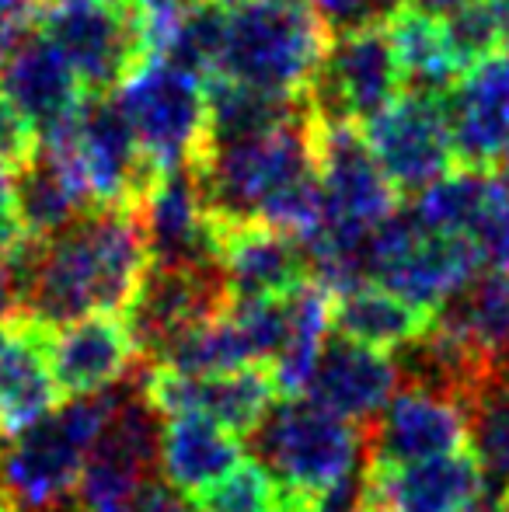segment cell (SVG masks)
<instances>
[{"mask_svg":"<svg viewBox=\"0 0 509 512\" xmlns=\"http://www.w3.org/2000/svg\"><path fill=\"white\" fill-rule=\"evenodd\" d=\"M471 439L482 460L485 478L496 488H509V363L492 373L471 405Z\"/></svg>","mask_w":509,"mask_h":512,"instance_id":"31","label":"cell"},{"mask_svg":"<svg viewBox=\"0 0 509 512\" xmlns=\"http://www.w3.org/2000/svg\"><path fill=\"white\" fill-rule=\"evenodd\" d=\"M433 324L468 342L492 363H509V269H482L457 297L436 310Z\"/></svg>","mask_w":509,"mask_h":512,"instance_id":"29","label":"cell"},{"mask_svg":"<svg viewBox=\"0 0 509 512\" xmlns=\"http://www.w3.org/2000/svg\"><path fill=\"white\" fill-rule=\"evenodd\" d=\"M363 140L394 192L405 196H422L457 164L447 98L436 95L405 91L370 126H363Z\"/></svg>","mask_w":509,"mask_h":512,"instance_id":"11","label":"cell"},{"mask_svg":"<svg viewBox=\"0 0 509 512\" xmlns=\"http://www.w3.org/2000/svg\"><path fill=\"white\" fill-rule=\"evenodd\" d=\"M140 223L150 265H168V269L220 265L224 227L213 220L192 168L157 178L140 203Z\"/></svg>","mask_w":509,"mask_h":512,"instance_id":"16","label":"cell"},{"mask_svg":"<svg viewBox=\"0 0 509 512\" xmlns=\"http://www.w3.org/2000/svg\"><path fill=\"white\" fill-rule=\"evenodd\" d=\"M332 35H346L356 28L387 25L405 7V0H304Z\"/></svg>","mask_w":509,"mask_h":512,"instance_id":"33","label":"cell"},{"mask_svg":"<svg viewBox=\"0 0 509 512\" xmlns=\"http://www.w3.org/2000/svg\"><path fill=\"white\" fill-rule=\"evenodd\" d=\"M28 28H32V11L11 4V0H0V63L11 56V49L18 46Z\"/></svg>","mask_w":509,"mask_h":512,"instance_id":"37","label":"cell"},{"mask_svg":"<svg viewBox=\"0 0 509 512\" xmlns=\"http://www.w3.org/2000/svg\"><path fill=\"white\" fill-rule=\"evenodd\" d=\"M0 512H11V506H7V499L0 495Z\"/></svg>","mask_w":509,"mask_h":512,"instance_id":"46","label":"cell"},{"mask_svg":"<svg viewBox=\"0 0 509 512\" xmlns=\"http://www.w3.org/2000/svg\"><path fill=\"white\" fill-rule=\"evenodd\" d=\"M14 317H18V290H14L7 262H0V328H7Z\"/></svg>","mask_w":509,"mask_h":512,"instance_id":"39","label":"cell"},{"mask_svg":"<svg viewBox=\"0 0 509 512\" xmlns=\"http://www.w3.org/2000/svg\"><path fill=\"white\" fill-rule=\"evenodd\" d=\"M189 502L192 512H279V485L252 460Z\"/></svg>","mask_w":509,"mask_h":512,"instance_id":"32","label":"cell"},{"mask_svg":"<svg viewBox=\"0 0 509 512\" xmlns=\"http://www.w3.org/2000/svg\"><path fill=\"white\" fill-rule=\"evenodd\" d=\"M231 304V286L220 265H199V269L150 265L133 304L126 307L123 324L136 345V356L154 363L168 345L217 321Z\"/></svg>","mask_w":509,"mask_h":512,"instance_id":"12","label":"cell"},{"mask_svg":"<svg viewBox=\"0 0 509 512\" xmlns=\"http://www.w3.org/2000/svg\"><path fill=\"white\" fill-rule=\"evenodd\" d=\"M129 512H192V502L178 495L171 485H164L161 478H154L136 492V499L129 502Z\"/></svg>","mask_w":509,"mask_h":512,"instance_id":"36","label":"cell"},{"mask_svg":"<svg viewBox=\"0 0 509 512\" xmlns=\"http://www.w3.org/2000/svg\"><path fill=\"white\" fill-rule=\"evenodd\" d=\"M7 446V429H4V422H0V450Z\"/></svg>","mask_w":509,"mask_h":512,"instance_id":"45","label":"cell"},{"mask_svg":"<svg viewBox=\"0 0 509 512\" xmlns=\"http://www.w3.org/2000/svg\"><path fill=\"white\" fill-rule=\"evenodd\" d=\"M32 25L60 49L88 98L119 91L150 60L126 0H42Z\"/></svg>","mask_w":509,"mask_h":512,"instance_id":"6","label":"cell"},{"mask_svg":"<svg viewBox=\"0 0 509 512\" xmlns=\"http://www.w3.org/2000/svg\"><path fill=\"white\" fill-rule=\"evenodd\" d=\"M35 147H39V133L28 126V119L18 108L0 95V164L14 171L35 154Z\"/></svg>","mask_w":509,"mask_h":512,"instance_id":"34","label":"cell"},{"mask_svg":"<svg viewBox=\"0 0 509 512\" xmlns=\"http://www.w3.org/2000/svg\"><path fill=\"white\" fill-rule=\"evenodd\" d=\"M286 310H290V328H286L283 352L269 366V373L283 398H307L321 352L332 338V293L311 279L286 293Z\"/></svg>","mask_w":509,"mask_h":512,"instance_id":"28","label":"cell"},{"mask_svg":"<svg viewBox=\"0 0 509 512\" xmlns=\"http://www.w3.org/2000/svg\"><path fill=\"white\" fill-rule=\"evenodd\" d=\"M164 418L143 398L140 384H126L123 401L105 422L88 453L77 488V506L129 509L147 481L157 478Z\"/></svg>","mask_w":509,"mask_h":512,"instance_id":"13","label":"cell"},{"mask_svg":"<svg viewBox=\"0 0 509 512\" xmlns=\"http://www.w3.org/2000/svg\"><path fill=\"white\" fill-rule=\"evenodd\" d=\"M46 356L60 391L70 398H91L126 384L140 359L119 317H88L60 331H46Z\"/></svg>","mask_w":509,"mask_h":512,"instance_id":"21","label":"cell"},{"mask_svg":"<svg viewBox=\"0 0 509 512\" xmlns=\"http://www.w3.org/2000/svg\"><path fill=\"white\" fill-rule=\"evenodd\" d=\"M116 98L157 175H171L199 161L206 147L210 105L196 74L150 56L116 91Z\"/></svg>","mask_w":509,"mask_h":512,"instance_id":"7","label":"cell"},{"mask_svg":"<svg viewBox=\"0 0 509 512\" xmlns=\"http://www.w3.org/2000/svg\"><path fill=\"white\" fill-rule=\"evenodd\" d=\"M471 439V411L457 398L426 387H405L363 425V453L370 467H408L464 453Z\"/></svg>","mask_w":509,"mask_h":512,"instance_id":"14","label":"cell"},{"mask_svg":"<svg viewBox=\"0 0 509 512\" xmlns=\"http://www.w3.org/2000/svg\"><path fill=\"white\" fill-rule=\"evenodd\" d=\"M42 143H60L74 157L77 171L88 182L98 206H140L154 189L157 175L143 157L140 140L129 126L116 95L84 98L81 112L74 115L63 133L46 136Z\"/></svg>","mask_w":509,"mask_h":512,"instance_id":"10","label":"cell"},{"mask_svg":"<svg viewBox=\"0 0 509 512\" xmlns=\"http://www.w3.org/2000/svg\"><path fill=\"white\" fill-rule=\"evenodd\" d=\"M252 457L276 485L321 495L367 464L363 429L311 398H283L248 436Z\"/></svg>","mask_w":509,"mask_h":512,"instance_id":"5","label":"cell"},{"mask_svg":"<svg viewBox=\"0 0 509 512\" xmlns=\"http://www.w3.org/2000/svg\"><path fill=\"white\" fill-rule=\"evenodd\" d=\"M401 95H405V77L391 32L387 25H370L332 35V46L307 88V105L318 126L363 129Z\"/></svg>","mask_w":509,"mask_h":512,"instance_id":"9","label":"cell"},{"mask_svg":"<svg viewBox=\"0 0 509 512\" xmlns=\"http://www.w3.org/2000/svg\"><path fill=\"white\" fill-rule=\"evenodd\" d=\"M140 391L164 422L178 415H203L231 429L234 436H252L279 394L265 366H245L213 377H189L164 366H147Z\"/></svg>","mask_w":509,"mask_h":512,"instance_id":"15","label":"cell"},{"mask_svg":"<svg viewBox=\"0 0 509 512\" xmlns=\"http://www.w3.org/2000/svg\"><path fill=\"white\" fill-rule=\"evenodd\" d=\"M496 168H499L496 175L503 178V185H506V189H509V150H506V154H503V161H499Z\"/></svg>","mask_w":509,"mask_h":512,"instance_id":"40","label":"cell"},{"mask_svg":"<svg viewBox=\"0 0 509 512\" xmlns=\"http://www.w3.org/2000/svg\"><path fill=\"white\" fill-rule=\"evenodd\" d=\"M25 230L18 223V213H14V192H11V171L0 164V262L14 255V251L25 244Z\"/></svg>","mask_w":509,"mask_h":512,"instance_id":"35","label":"cell"},{"mask_svg":"<svg viewBox=\"0 0 509 512\" xmlns=\"http://www.w3.org/2000/svg\"><path fill=\"white\" fill-rule=\"evenodd\" d=\"M60 398L63 391L46 356V331L11 321L0 338V422L7 436L49 418L60 408Z\"/></svg>","mask_w":509,"mask_h":512,"instance_id":"24","label":"cell"},{"mask_svg":"<svg viewBox=\"0 0 509 512\" xmlns=\"http://www.w3.org/2000/svg\"><path fill=\"white\" fill-rule=\"evenodd\" d=\"M478 4V0H405V7H412V11H422L429 14V18H454L457 11H464V7Z\"/></svg>","mask_w":509,"mask_h":512,"instance_id":"38","label":"cell"},{"mask_svg":"<svg viewBox=\"0 0 509 512\" xmlns=\"http://www.w3.org/2000/svg\"><path fill=\"white\" fill-rule=\"evenodd\" d=\"M471 512H499V506H496V502H492V499H482V502H478V506L471 509Z\"/></svg>","mask_w":509,"mask_h":512,"instance_id":"41","label":"cell"},{"mask_svg":"<svg viewBox=\"0 0 509 512\" xmlns=\"http://www.w3.org/2000/svg\"><path fill=\"white\" fill-rule=\"evenodd\" d=\"M482 269L485 262L468 241L426 230L408 209H398L370 241V283L426 310L429 317Z\"/></svg>","mask_w":509,"mask_h":512,"instance_id":"8","label":"cell"},{"mask_svg":"<svg viewBox=\"0 0 509 512\" xmlns=\"http://www.w3.org/2000/svg\"><path fill=\"white\" fill-rule=\"evenodd\" d=\"M203 4H217V7H234V4H241V0H203Z\"/></svg>","mask_w":509,"mask_h":512,"instance_id":"43","label":"cell"},{"mask_svg":"<svg viewBox=\"0 0 509 512\" xmlns=\"http://www.w3.org/2000/svg\"><path fill=\"white\" fill-rule=\"evenodd\" d=\"M433 317L426 310L412 307L408 300L394 297L391 290L377 283H363L349 293L332 297V331L349 342L370 345L381 352H398L412 345Z\"/></svg>","mask_w":509,"mask_h":512,"instance_id":"27","label":"cell"},{"mask_svg":"<svg viewBox=\"0 0 509 512\" xmlns=\"http://www.w3.org/2000/svg\"><path fill=\"white\" fill-rule=\"evenodd\" d=\"M241 467V443L231 429L203 415H178L164 422L157 478L185 499L213 488Z\"/></svg>","mask_w":509,"mask_h":512,"instance_id":"25","label":"cell"},{"mask_svg":"<svg viewBox=\"0 0 509 512\" xmlns=\"http://www.w3.org/2000/svg\"><path fill=\"white\" fill-rule=\"evenodd\" d=\"M206 105H210V126H206V147L210 143H231L262 136L272 129L297 122L311 115V105L304 98H283L269 91L241 88L231 81H210L206 88Z\"/></svg>","mask_w":509,"mask_h":512,"instance_id":"30","label":"cell"},{"mask_svg":"<svg viewBox=\"0 0 509 512\" xmlns=\"http://www.w3.org/2000/svg\"><path fill=\"white\" fill-rule=\"evenodd\" d=\"M447 108L457 161L475 171L496 168L509 150V74L499 53L464 74Z\"/></svg>","mask_w":509,"mask_h":512,"instance_id":"23","label":"cell"},{"mask_svg":"<svg viewBox=\"0 0 509 512\" xmlns=\"http://www.w3.org/2000/svg\"><path fill=\"white\" fill-rule=\"evenodd\" d=\"M220 269L234 300H276L311 283L304 241L276 227L224 230Z\"/></svg>","mask_w":509,"mask_h":512,"instance_id":"22","label":"cell"},{"mask_svg":"<svg viewBox=\"0 0 509 512\" xmlns=\"http://www.w3.org/2000/svg\"><path fill=\"white\" fill-rule=\"evenodd\" d=\"M7 269L18 290L14 321L39 331L126 314L150 269L140 206H95L49 241H25Z\"/></svg>","mask_w":509,"mask_h":512,"instance_id":"1","label":"cell"},{"mask_svg":"<svg viewBox=\"0 0 509 512\" xmlns=\"http://www.w3.org/2000/svg\"><path fill=\"white\" fill-rule=\"evenodd\" d=\"M387 32H391L394 53H398L405 91L447 98L464 81L468 67H464L454 42H450L447 21L429 18V14L412 11V7H401L387 21Z\"/></svg>","mask_w":509,"mask_h":512,"instance_id":"26","label":"cell"},{"mask_svg":"<svg viewBox=\"0 0 509 512\" xmlns=\"http://www.w3.org/2000/svg\"><path fill=\"white\" fill-rule=\"evenodd\" d=\"M126 384L91 398H70L49 418L7 439L0 450V495L11 512H74L95 439L123 401Z\"/></svg>","mask_w":509,"mask_h":512,"instance_id":"3","label":"cell"},{"mask_svg":"<svg viewBox=\"0 0 509 512\" xmlns=\"http://www.w3.org/2000/svg\"><path fill=\"white\" fill-rule=\"evenodd\" d=\"M0 95L25 115L39 140H46L74 122L88 91L81 88L60 49L32 25L0 63Z\"/></svg>","mask_w":509,"mask_h":512,"instance_id":"17","label":"cell"},{"mask_svg":"<svg viewBox=\"0 0 509 512\" xmlns=\"http://www.w3.org/2000/svg\"><path fill=\"white\" fill-rule=\"evenodd\" d=\"M11 192L28 241H49L98 206L67 147L42 140L35 154L11 171Z\"/></svg>","mask_w":509,"mask_h":512,"instance_id":"20","label":"cell"},{"mask_svg":"<svg viewBox=\"0 0 509 512\" xmlns=\"http://www.w3.org/2000/svg\"><path fill=\"white\" fill-rule=\"evenodd\" d=\"M332 46V32L304 0H241L224 14L213 81L304 98Z\"/></svg>","mask_w":509,"mask_h":512,"instance_id":"4","label":"cell"},{"mask_svg":"<svg viewBox=\"0 0 509 512\" xmlns=\"http://www.w3.org/2000/svg\"><path fill=\"white\" fill-rule=\"evenodd\" d=\"M485 467L475 450L408 467L367 464L363 512H471L485 499Z\"/></svg>","mask_w":509,"mask_h":512,"instance_id":"18","label":"cell"},{"mask_svg":"<svg viewBox=\"0 0 509 512\" xmlns=\"http://www.w3.org/2000/svg\"><path fill=\"white\" fill-rule=\"evenodd\" d=\"M496 506H499V512H509V488H506V492H499V502H496Z\"/></svg>","mask_w":509,"mask_h":512,"instance_id":"42","label":"cell"},{"mask_svg":"<svg viewBox=\"0 0 509 512\" xmlns=\"http://www.w3.org/2000/svg\"><path fill=\"white\" fill-rule=\"evenodd\" d=\"M11 4H18V7H28V11H32L35 4H42V0H11Z\"/></svg>","mask_w":509,"mask_h":512,"instance_id":"44","label":"cell"},{"mask_svg":"<svg viewBox=\"0 0 509 512\" xmlns=\"http://www.w3.org/2000/svg\"><path fill=\"white\" fill-rule=\"evenodd\" d=\"M401 391V370L391 352L335 335L321 352L307 398L353 425H370L387 401Z\"/></svg>","mask_w":509,"mask_h":512,"instance_id":"19","label":"cell"},{"mask_svg":"<svg viewBox=\"0 0 509 512\" xmlns=\"http://www.w3.org/2000/svg\"><path fill=\"white\" fill-rule=\"evenodd\" d=\"M192 175L224 230L276 227L304 241L321 209L318 119L311 112L272 133L210 143Z\"/></svg>","mask_w":509,"mask_h":512,"instance_id":"2","label":"cell"}]
</instances>
